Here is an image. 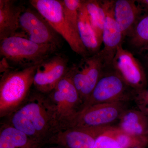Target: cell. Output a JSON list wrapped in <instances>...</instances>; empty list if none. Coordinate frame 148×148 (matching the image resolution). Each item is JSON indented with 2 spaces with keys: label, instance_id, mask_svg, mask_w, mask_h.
Here are the masks:
<instances>
[{
  "label": "cell",
  "instance_id": "27",
  "mask_svg": "<svg viewBox=\"0 0 148 148\" xmlns=\"http://www.w3.org/2000/svg\"><path fill=\"white\" fill-rule=\"evenodd\" d=\"M142 49H143V50H146L147 51V56L148 60V45L147 46L145 47H143V48H142Z\"/></svg>",
  "mask_w": 148,
  "mask_h": 148
},
{
  "label": "cell",
  "instance_id": "4",
  "mask_svg": "<svg viewBox=\"0 0 148 148\" xmlns=\"http://www.w3.org/2000/svg\"><path fill=\"white\" fill-rule=\"evenodd\" d=\"M58 49L56 46L39 44L15 36L1 41L0 56L12 69H24L40 64L56 53Z\"/></svg>",
  "mask_w": 148,
  "mask_h": 148
},
{
  "label": "cell",
  "instance_id": "5",
  "mask_svg": "<svg viewBox=\"0 0 148 148\" xmlns=\"http://www.w3.org/2000/svg\"><path fill=\"white\" fill-rule=\"evenodd\" d=\"M31 5L48 21L53 29L67 42L74 52L82 57L88 52L82 42L76 38L64 18L63 5L59 0H30Z\"/></svg>",
  "mask_w": 148,
  "mask_h": 148
},
{
  "label": "cell",
  "instance_id": "19",
  "mask_svg": "<svg viewBox=\"0 0 148 148\" xmlns=\"http://www.w3.org/2000/svg\"><path fill=\"white\" fill-rule=\"evenodd\" d=\"M103 64V60L98 53L88 57V67L84 85L79 94L83 105L89 98L101 78Z\"/></svg>",
  "mask_w": 148,
  "mask_h": 148
},
{
  "label": "cell",
  "instance_id": "30",
  "mask_svg": "<svg viewBox=\"0 0 148 148\" xmlns=\"http://www.w3.org/2000/svg\"></svg>",
  "mask_w": 148,
  "mask_h": 148
},
{
  "label": "cell",
  "instance_id": "14",
  "mask_svg": "<svg viewBox=\"0 0 148 148\" xmlns=\"http://www.w3.org/2000/svg\"><path fill=\"white\" fill-rule=\"evenodd\" d=\"M24 9L14 0H0V41L17 34Z\"/></svg>",
  "mask_w": 148,
  "mask_h": 148
},
{
  "label": "cell",
  "instance_id": "25",
  "mask_svg": "<svg viewBox=\"0 0 148 148\" xmlns=\"http://www.w3.org/2000/svg\"><path fill=\"white\" fill-rule=\"evenodd\" d=\"M136 1L142 7L144 11L148 12V0H139Z\"/></svg>",
  "mask_w": 148,
  "mask_h": 148
},
{
  "label": "cell",
  "instance_id": "8",
  "mask_svg": "<svg viewBox=\"0 0 148 148\" xmlns=\"http://www.w3.org/2000/svg\"><path fill=\"white\" fill-rule=\"evenodd\" d=\"M125 110L124 103H103L86 107L77 114L69 128L111 125L119 120Z\"/></svg>",
  "mask_w": 148,
  "mask_h": 148
},
{
  "label": "cell",
  "instance_id": "7",
  "mask_svg": "<svg viewBox=\"0 0 148 148\" xmlns=\"http://www.w3.org/2000/svg\"><path fill=\"white\" fill-rule=\"evenodd\" d=\"M133 92L117 72L108 73L101 76L82 109L96 104L124 103L133 98Z\"/></svg>",
  "mask_w": 148,
  "mask_h": 148
},
{
  "label": "cell",
  "instance_id": "20",
  "mask_svg": "<svg viewBox=\"0 0 148 148\" xmlns=\"http://www.w3.org/2000/svg\"><path fill=\"white\" fill-rule=\"evenodd\" d=\"M82 1L80 0L61 1L65 20L73 34L81 41H82L79 33L78 17L79 10Z\"/></svg>",
  "mask_w": 148,
  "mask_h": 148
},
{
  "label": "cell",
  "instance_id": "6",
  "mask_svg": "<svg viewBox=\"0 0 148 148\" xmlns=\"http://www.w3.org/2000/svg\"><path fill=\"white\" fill-rule=\"evenodd\" d=\"M16 36L27 38L37 44L52 45L61 47V36L35 9H24L19 20Z\"/></svg>",
  "mask_w": 148,
  "mask_h": 148
},
{
  "label": "cell",
  "instance_id": "3",
  "mask_svg": "<svg viewBox=\"0 0 148 148\" xmlns=\"http://www.w3.org/2000/svg\"><path fill=\"white\" fill-rule=\"evenodd\" d=\"M42 94L44 101L51 114L58 132L69 128L83 105L73 82L69 68L53 90Z\"/></svg>",
  "mask_w": 148,
  "mask_h": 148
},
{
  "label": "cell",
  "instance_id": "18",
  "mask_svg": "<svg viewBox=\"0 0 148 148\" xmlns=\"http://www.w3.org/2000/svg\"><path fill=\"white\" fill-rule=\"evenodd\" d=\"M108 1H84L90 23L99 42L103 43V29L106 16Z\"/></svg>",
  "mask_w": 148,
  "mask_h": 148
},
{
  "label": "cell",
  "instance_id": "13",
  "mask_svg": "<svg viewBox=\"0 0 148 148\" xmlns=\"http://www.w3.org/2000/svg\"><path fill=\"white\" fill-rule=\"evenodd\" d=\"M136 1H115L114 13L115 19L121 30L123 37L130 36L135 25L140 18L144 10Z\"/></svg>",
  "mask_w": 148,
  "mask_h": 148
},
{
  "label": "cell",
  "instance_id": "29",
  "mask_svg": "<svg viewBox=\"0 0 148 148\" xmlns=\"http://www.w3.org/2000/svg\"><path fill=\"white\" fill-rule=\"evenodd\" d=\"M134 148H146V147H135Z\"/></svg>",
  "mask_w": 148,
  "mask_h": 148
},
{
  "label": "cell",
  "instance_id": "10",
  "mask_svg": "<svg viewBox=\"0 0 148 148\" xmlns=\"http://www.w3.org/2000/svg\"><path fill=\"white\" fill-rule=\"evenodd\" d=\"M112 126L70 127L53 134L46 144L64 148H92L98 137Z\"/></svg>",
  "mask_w": 148,
  "mask_h": 148
},
{
  "label": "cell",
  "instance_id": "26",
  "mask_svg": "<svg viewBox=\"0 0 148 148\" xmlns=\"http://www.w3.org/2000/svg\"><path fill=\"white\" fill-rule=\"evenodd\" d=\"M140 110L142 111L145 114L148 116V105L143 108L141 110Z\"/></svg>",
  "mask_w": 148,
  "mask_h": 148
},
{
  "label": "cell",
  "instance_id": "9",
  "mask_svg": "<svg viewBox=\"0 0 148 148\" xmlns=\"http://www.w3.org/2000/svg\"><path fill=\"white\" fill-rule=\"evenodd\" d=\"M68 62L65 56L55 53L39 64L34 79L36 90L47 94L53 90L68 72Z\"/></svg>",
  "mask_w": 148,
  "mask_h": 148
},
{
  "label": "cell",
  "instance_id": "16",
  "mask_svg": "<svg viewBox=\"0 0 148 148\" xmlns=\"http://www.w3.org/2000/svg\"><path fill=\"white\" fill-rule=\"evenodd\" d=\"M24 132L6 122L0 128V148H39Z\"/></svg>",
  "mask_w": 148,
  "mask_h": 148
},
{
  "label": "cell",
  "instance_id": "15",
  "mask_svg": "<svg viewBox=\"0 0 148 148\" xmlns=\"http://www.w3.org/2000/svg\"><path fill=\"white\" fill-rule=\"evenodd\" d=\"M78 29L80 39L88 53H98L101 44L91 26L84 1H82L79 10Z\"/></svg>",
  "mask_w": 148,
  "mask_h": 148
},
{
  "label": "cell",
  "instance_id": "1",
  "mask_svg": "<svg viewBox=\"0 0 148 148\" xmlns=\"http://www.w3.org/2000/svg\"><path fill=\"white\" fill-rule=\"evenodd\" d=\"M6 119L5 122L24 132L40 147L58 132L42 93L36 90L31 92L27 102Z\"/></svg>",
  "mask_w": 148,
  "mask_h": 148
},
{
  "label": "cell",
  "instance_id": "12",
  "mask_svg": "<svg viewBox=\"0 0 148 148\" xmlns=\"http://www.w3.org/2000/svg\"><path fill=\"white\" fill-rule=\"evenodd\" d=\"M115 1H108L103 34L104 48L98 52L106 65H112L118 47L121 44L123 35L117 23L114 13Z\"/></svg>",
  "mask_w": 148,
  "mask_h": 148
},
{
  "label": "cell",
  "instance_id": "21",
  "mask_svg": "<svg viewBox=\"0 0 148 148\" xmlns=\"http://www.w3.org/2000/svg\"><path fill=\"white\" fill-rule=\"evenodd\" d=\"M115 137L121 148L146 147L148 144V138L146 135L129 134L118 127H116Z\"/></svg>",
  "mask_w": 148,
  "mask_h": 148
},
{
  "label": "cell",
  "instance_id": "28",
  "mask_svg": "<svg viewBox=\"0 0 148 148\" xmlns=\"http://www.w3.org/2000/svg\"><path fill=\"white\" fill-rule=\"evenodd\" d=\"M146 135L147 136V138H148V130H147V132H146Z\"/></svg>",
  "mask_w": 148,
  "mask_h": 148
},
{
  "label": "cell",
  "instance_id": "22",
  "mask_svg": "<svg viewBox=\"0 0 148 148\" xmlns=\"http://www.w3.org/2000/svg\"><path fill=\"white\" fill-rule=\"evenodd\" d=\"M130 36V43L134 46L143 48L148 45V14L140 17Z\"/></svg>",
  "mask_w": 148,
  "mask_h": 148
},
{
  "label": "cell",
  "instance_id": "11",
  "mask_svg": "<svg viewBox=\"0 0 148 148\" xmlns=\"http://www.w3.org/2000/svg\"><path fill=\"white\" fill-rule=\"evenodd\" d=\"M112 65L125 83L135 91L145 88V74L134 55L123 48L121 44L117 48Z\"/></svg>",
  "mask_w": 148,
  "mask_h": 148
},
{
  "label": "cell",
  "instance_id": "24",
  "mask_svg": "<svg viewBox=\"0 0 148 148\" xmlns=\"http://www.w3.org/2000/svg\"><path fill=\"white\" fill-rule=\"evenodd\" d=\"M133 99L139 110L145 107L148 105V88H144L138 91L134 90Z\"/></svg>",
  "mask_w": 148,
  "mask_h": 148
},
{
  "label": "cell",
  "instance_id": "2",
  "mask_svg": "<svg viewBox=\"0 0 148 148\" xmlns=\"http://www.w3.org/2000/svg\"><path fill=\"white\" fill-rule=\"evenodd\" d=\"M38 65L24 69H10L1 73V118L10 116L28 101Z\"/></svg>",
  "mask_w": 148,
  "mask_h": 148
},
{
  "label": "cell",
  "instance_id": "17",
  "mask_svg": "<svg viewBox=\"0 0 148 148\" xmlns=\"http://www.w3.org/2000/svg\"><path fill=\"white\" fill-rule=\"evenodd\" d=\"M118 127L129 134L146 135L148 129V116L139 110H125L119 119Z\"/></svg>",
  "mask_w": 148,
  "mask_h": 148
},
{
  "label": "cell",
  "instance_id": "23",
  "mask_svg": "<svg viewBox=\"0 0 148 148\" xmlns=\"http://www.w3.org/2000/svg\"><path fill=\"white\" fill-rule=\"evenodd\" d=\"M116 127L112 126L100 135L92 148H121L116 138Z\"/></svg>",
  "mask_w": 148,
  "mask_h": 148
}]
</instances>
